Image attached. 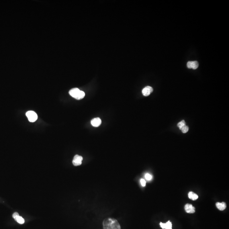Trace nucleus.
Masks as SVG:
<instances>
[{
    "label": "nucleus",
    "instance_id": "obj_1",
    "mask_svg": "<svg viewBox=\"0 0 229 229\" xmlns=\"http://www.w3.org/2000/svg\"><path fill=\"white\" fill-rule=\"evenodd\" d=\"M103 225L104 229H121L118 222L114 218L105 219L103 222Z\"/></svg>",
    "mask_w": 229,
    "mask_h": 229
},
{
    "label": "nucleus",
    "instance_id": "obj_2",
    "mask_svg": "<svg viewBox=\"0 0 229 229\" xmlns=\"http://www.w3.org/2000/svg\"><path fill=\"white\" fill-rule=\"evenodd\" d=\"M69 94L77 100H80L84 98L85 96V93L79 89L74 88L72 89L69 91Z\"/></svg>",
    "mask_w": 229,
    "mask_h": 229
},
{
    "label": "nucleus",
    "instance_id": "obj_3",
    "mask_svg": "<svg viewBox=\"0 0 229 229\" xmlns=\"http://www.w3.org/2000/svg\"><path fill=\"white\" fill-rule=\"evenodd\" d=\"M26 116L28 120L31 122H34L37 119V115L33 111H28L26 113Z\"/></svg>",
    "mask_w": 229,
    "mask_h": 229
},
{
    "label": "nucleus",
    "instance_id": "obj_4",
    "mask_svg": "<svg viewBox=\"0 0 229 229\" xmlns=\"http://www.w3.org/2000/svg\"><path fill=\"white\" fill-rule=\"evenodd\" d=\"M83 157L79 155H76L73 160V164L75 166H78L82 164Z\"/></svg>",
    "mask_w": 229,
    "mask_h": 229
},
{
    "label": "nucleus",
    "instance_id": "obj_5",
    "mask_svg": "<svg viewBox=\"0 0 229 229\" xmlns=\"http://www.w3.org/2000/svg\"><path fill=\"white\" fill-rule=\"evenodd\" d=\"M12 217L17 222H18V223L20 224H23L25 222V220L24 219V218H22L21 216H20L19 214L17 212L14 213L12 215Z\"/></svg>",
    "mask_w": 229,
    "mask_h": 229
},
{
    "label": "nucleus",
    "instance_id": "obj_6",
    "mask_svg": "<svg viewBox=\"0 0 229 229\" xmlns=\"http://www.w3.org/2000/svg\"><path fill=\"white\" fill-rule=\"evenodd\" d=\"M187 66L188 68H192L194 70L196 69L199 67V63L196 61L188 62Z\"/></svg>",
    "mask_w": 229,
    "mask_h": 229
},
{
    "label": "nucleus",
    "instance_id": "obj_7",
    "mask_svg": "<svg viewBox=\"0 0 229 229\" xmlns=\"http://www.w3.org/2000/svg\"><path fill=\"white\" fill-rule=\"evenodd\" d=\"M153 89L152 87L150 86H147L143 89L142 90V93L143 95L145 96H148L150 94V93L152 92Z\"/></svg>",
    "mask_w": 229,
    "mask_h": 229
},
{
    "label": "nucleus",
    "instance_id": "obj_8",
    "mask_svg": "<svg viewBox=\"0 0 229 229\" xmlns=\"http://www.w3.org/2000/svg\"><path fill=\"white\" fill-rule=\"evenodd\" d=\"M185 209L187 213H193L195 212V208L191 204H187L185 206Z\"/></svg>",
    "mask_w": 229,
    "mask_h": 229
},
{
    "label": "nucleus",
    "instance_id": "obj_9",
    "mask_svg": "<svg viewBox=\"0 0 229 229\" xmlns=\"http://www.w3.org/2000/svg\"><path fill=\"white\" fill-rule=\"evenodd\" d=\"M91 124L93 126L97 127L101 124L102 120L99 118H96L91 120Z\"/></svg>",
    "mask_w": 229,
    "mask_h": 229
},
{
    "label": "nucleus",
    "instance_id": "obj_10",
    "mask_svg": "<svg viewBox=\"0 0 229 229\" xmlns=\"http://www.w3.org/2000/svg\"><path fill=\"white\" fill-rule=\"evenodd\" d=\"M160 226L163 229H172V223L170 221H168L165 223H160Z\"/></svg>",
    "mask_w": 229,
    "mask_h": 229
},
{
    "label": "nucleus",
    "instance_id": "obj_11",
    "mask_svg": "<svg viewBox=\"0 0 229 229\" xmlns=\"http://www.w3.org/2000/svg\"><path fill=\"white\" fill-rule=\"evenodd\" d=\"M216 206L218 209H219L220 210H223L224 209H226V208L227 207V205L225 202H217L216 203Z\"/></svg>",
    "mask_w": 229,
    "mask_h": 229
},
{
    "label": "nucleus",
    "instance_id": "obj_12",
    "mask_svg": "<svg viewBox=\"0 0 229 229\" xmlns=\"http://www.w3.org/2000/svg\"><path fill=\"white\" fill-rule=\"evenodd\" d=\"M188 197L193 200H195L198 198V196L193 192H190L188 194Z\"/></svg>",
    "mask_w": 229,
    "mask_h": 229
},
{
    "label": "nucleus",
    "instance_id": "obj_13",
    "mask_svg": "<svg viewBox=\"0 0 229 229\" xmlns=\"http://www.w3.org/2000/svg\"><path fill=\"white\" fill-rule=\"evenodd\" d=\"M186 125V122L184 120H182V121H181L180 123H179L178 124H177V126H178L179 128L180 129H182V128Z\"/></svg>",
    "mask_w": 229,
    "mask_h": 229
},
{
    "label": "nucleus",
    "instance_id": "obj_14",
    "mask_svg": "<svg viewBox=\"0 0 229 229\" xmlns=\"http://www.w3.org/2000/svg\"><path fill=\"white\" fill-rule=\"evenodd\" d=\"M188 129H189V128H188V126H187L186 125L185 126H184L182 128V132H183V133H186V132H188Z\"/></svg>",
    "mask_w": 229,
    "mask_h": 229
},
{
    "label": "nucleus",
    "instance_id": "obj_15",
    "mask_svg": "<svg viewBox=\"0 0 229 229\" xmlns=\"http://www.w3.org/2000/svg\"><path fill=\"white\" fill-rule=\"evenodd\" d=\"M145 178L147 180L150 181L152 178V177L151 175L147 173V174H146Z\"/></svg>",
    "mask_w": 229,
    "mask_h": 229
},
{
    "label": "nucleus",
    "instance_id": "obj_16",
    "mask_svg": "<svg viewBox=\"0 0 229 229\" xmlns=\"http://www.w3.org/2000/svg\"><path fill=\"white\" fill-rule=\"evenodd\" d=\"M141 184L143 187L145 186L146 185V182L145 180L144 179H141Z\"/></svg>",
    "mask_w": 229,
    "mask_h": 229
}]
</instances>
